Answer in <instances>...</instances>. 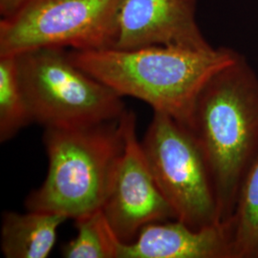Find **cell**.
Listing matches in <instances>:
<instances>
[{"instance_id":"obj_1","label":"cell","mask_w":258,"mask_h":258,"mask_svg":"<svg viewBox=\"0 0 258 258\" xmlns=\"http://www.w3.org/2000/svg\"><path fill=\"white\" fill-rule=\"evenodd\" d=\"M186 127L209 167L220 222L228 223L258 154V77L244 55L205 83Z\"/></svg>"},{"instance_id":"obj_2","label":"cell","mask_w":258,"mask_h":258,"mask_svg":"<svg viewBox=\"0 0 258 258\" xmlns=\"http://www.w3.org/2000/svg\"><path fill=\"white\" fill-rule=\"evenodd\" d=\"M68 54L75 64L121 97L136 98L154 112L166 114L187 126L205 83L232 62L238 52L229 47L197 51L150 46L68 50Z\"/></svg>"},{"instance_id":"obj_3","label":"cell","mask_w":258,"mask_h":258,"mask_svg":"<svg viewBox=\"0 0 258 258\" xmlns=\"http://www.w3.org/2000/svg\"><path fill=\"white\" fill-rule=\"evenodd\" d=\"M42 140L48 171L44 182L28 195V211L60 213L76 220L102 210L124 148L121 118L45 128Z\"/></svg>"},{"instance_id":"obj_4","label":"cell","mask_w":258,"mask_h":258,"mask_svg":"<svg viewBox=\"0 0 258 258\" xmlns=\"http://www.w3.org/2000/svg\"><path fill=\"white\" fill-rule=\"evenodd\" d=\"M15 56L33 121L44 128L119 120L126 111L122 97L75 64L66 49L39 48Z\"/></svg>"},{"instance_id":"obj_5","label":"cell","mask_w":258,"mask_h":258,"mask_svg":"<svg viewBox=\"0 0 258 258\" xmlns=\"http://www.w3.org/2000/svg\"><path fill=\"white\" fill-rule=\"evenodd\" d=\"M141 143L157 185L177 220L194 230L221 223L209 167L189 129L154 112Z\"/></svg>"},{"instance_id":"obj_6","label":"cell","mask_w":258,"mask_h":258,"mask_svg":"<svg viewBox=\"0 0 258 258\" xmlns=\"http://www.w3.org/2000/svg\"><path fill=\"white\" fill-rule=\"evenodd\" d=\"M120 0H27L0 20V56L39 48H112Z\"/></svg>"},{"instance_id":"obj_7","label":"cell","mask_w":258,"mask_h":258,"mask_svg":"<svg viewBox=\"0 0 258 258\" xmlns=\"http://www.w3.org/2000/svg\"><path fill=\"white\" fill-rule=\"evenodd\" d=\"M121 121L124 148L102 210L118 239L130 244L144 227L177 218L148 166L137 135L135 113L125 111Z\"/></svg>"},{"instance_id":"obj_8","label":"cell","mask_w":258,"mask_h":258,"mask_svg":"<svg viewBox=\"0 0 258 258\" xmlns=\"http://www.w3.org/2000/svg\"><path fill=\"white\" fill-rule=\"evenodd\" d=\"M150 46L212 50L197 21V0H120L112 48Z\"/></svg>"},{"instance_id":"obj_9","label":"cell","mask_w":258,"mask_h":258,"mask_svg":"<svg viewBox=\"0 0 258 258\" xmlns=\"http://www.w3.org/2000/svg\"><path fill=\"white\" fill-rule=\"evenodd\" d=\"M120 258H233L231 221L194 230L177 219L144 227Z\"/></svg>"},{"instance_id":"obj_10","label":"cell","mask_w":258,"mask_h":258,"mask_svg":"<svg viewBox=\"0 0 258 258\" xmlns=\"http://www.w3.org/2000/svg\"><path fill=\"white\" fill-rule=\"evenodd\" d=\"M67 219L54 212H4L0 240L4 257H48L54 249L58 228Z\"/></svg>"},{"instance_id":"obj_11","label":"cell","mask_w":258,"mask_h":258,"mask_svg":"<svg viewBox=\"0 0 258 258\" xmlns=\"http://www.w3.org/2000/svg\"><path fill=\"white\" fill-rule=\"evenodd\" d=\"M231 224L233 258H258V154L241 185Z\"/></svg>"},{"instance_id":"obj_12","label":"cell","mask_w":258,"mask_h":258,"mask_svg":"<svg viewBox=\"0 0 258 258\" xmlns=\"http://www.w3.org/2000/svg\"><path fill=\"white\" fill-rule=\"evenodd\" d=\"M33 121L19 80L17 57L0 56V142L6 143Z\"/></svg>"},{"instance_id":"obj_13","label":"cell","mask_w":258,"mask_h":258,"mask_svg":"<svg viewBox=\"0 0 258 258\" xmlns=\"http://www.w3.org/2000/svg\"><path fill=\"white\" fill-rule=\"evenodd\" d=\"M77 235L62 247L65 258H120L122 243L102 210L76 219Z\"/></svg>"},{"instance_id":"obj_14","label":"cell","mask_w":258,"mask_h":258,"mask_svg":"<svg viewBox=\"0 0 258 258\" xmlns=\"http://www.w3.org/2000/svg\"><path fill=\"white\" fill-rule=\"evenodd\" d=\"M27 0H0L1 20L13 18L23 7Z\"/></svg>"}]
</instances>
